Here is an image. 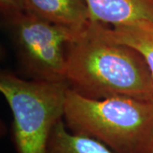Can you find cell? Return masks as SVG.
<instances>
[{
	"label": "cell",
	"instance_id": "obj_8",
	"mask_svg": "<svg viewBox=\"0 0 153 153\" xmlns=\"http://www.w3.org/2000/svg\"><path fill=\"white\" fill-rule=\"evenodd\" d=\"M49 153H114L91 137L77 134L67 129L63 119L55 126L49 142Z\"/></svg>",
	"mask_w": 153,
	"mask_h": 153
},
{
	"label": "cell",
	"instance_id": "obj_4",
	"mask_svg": "<svg viewBox=\"0 0 153 153\" xmlns=\"http://www.w3.org/2000/svg\"><path fill=\"white\" fill-rule=\"evenodd\" d=\"M5 23L18 59L33 80L66 82L67 47L83 31L50 22L32 11L6 20Z\"/></svg>",
	"mask_w": 153,
	"mask_h": 153
},
{
	"label": "cell",
	"instance_id": "obj_10",
	"mask_svg": "<svg viewBox=\"0 0 153 153\" xmlns=\"http://www.w3.org/2000/svg\"><path fill=\"white\" fill-rule=\"evenodd\" d=\"M148 153H153V143H152V147L150 149V151H149V152Z\"/></svg>",
	"mask_w": 153,
	"mask_h": 153
},
{
	"label": "cell",
	"instance_id": "obj_2",
	"mask_svg": "<svg viewBox=\"0 0 153 153\" xmlns=\"http://www.w3.org/2000/svg\"><path fill=\"white\" fill-rule=\"evenodd\" d=\"M63 120L72 133L91 137L114 153H148L153 143V100H94L69 88Z\"/></svg>",
	"mask_w": 153,
	"mask_h": 153
},
{
	"label": "cell",
	"instance_id": "obj_5",
	"mask_svg": "<svg viewBox=\"0 0 153 153\" xmlns=\"http://www.w3.org/2000/svg\"><path fill=\"white\" fill-rule=\"evenodd\" d=\"M91 22L110 27L153 22V0H85Z\"/></svg>",
	"mask_w": 153,
	"mask_h": 153
},
{
	"label": "cell",
	"instance_id": "obj_9",
	"mask_svg": "<svg viewBox=\"0 0 153 153\" xmlns=\"http://www.w3.org/2000/svg\"><path fill=\"white\" fill-rule=\"evenodd\" d=\"M0 10L4 21L32 11L28 0H0Z\"/></svg>",
	"mask_w": 153,
	"mask_h": 153
},
{
	"label": "cell",
	"instance_id": "obj_6",
	"mask_svg": "<svg viewBox=\"0 0 153 153\" xmlns=\"http://www.w3.org/2000/svg\"><path fill=\"white\" fill-rule=\"evenodd\" d=\"M31 10L50 22L84 31L91 23L85 0H28Z\"/></svg>",
	"mask_w": 153,
	"mask_h": 153
},
{
	"label": "cell",
	"instance_id": "obj_1",
	"mask_svg": "<svg viewBox=\"0 0 153 153\" xmlns=\"http://www.w3.org/2000/svg\"><path fill=\"white\" fill-rule=\"evenodd\" d=\"M66 81L78 94L94 100H153L152 76L141 55L103 37L92 22L67 47Z\"/></svg>",
	"mask_w": 153,
	"mask_h": 153
},
{
	"label": "cell",
	"instance_id": "obj_7",
	"mask_svg": "<svg viewBox=\"0 0 153 153\" xmlns=\"http://www.w3.org/2000/svg\"><path fill=\"white\" fill-rule=\"evenodd\" d=\"M93 23L95 29L103 37L128 45L138 51L146 62L153 79V22L143 21L117 27H110L98 22Z\"/></svg>",
	"mask_w": 153,
	"mask_h": 153
},
{
	"label": "cell",
	"instance_id": "obj_3",
	"mask_svg": "<svg viewBox=\"0 0 153 153\" xmlns=\"http://www.w3.org/2000/svg\"><path fill=\"white\" fill-rule=\"evenodd\" d=\"M66 82L25 80L10 71L0 75V91L12 113L13 140L17 153H49L57 123L63 119Z\"/></svg>",
	"mask_w": 153,
	"mask_h": 153
}]
</instances>
